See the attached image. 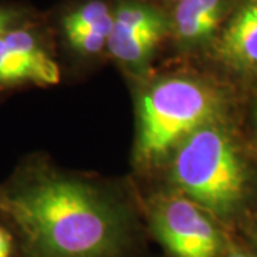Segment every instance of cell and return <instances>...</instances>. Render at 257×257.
I'll return each instance as SVG.
<instances>
[{"mask_svg":"<svg viewBox=\"0 0 257 257\" xmlns=\"http://www.w3.org/2000/svg\"><path fill=\"white\" fill-rule=\"evenodd\" d=\"M0 213L16 226L30 257H113L126 214L96 184L30 160L0 187Z\"/></svg>","mask_w":257,"mask_h":257,"instance_id":"obj_1","label":"cell"},{"mask_svg":"<svg viewBox=\"0 0 257 257\" xmlns=\"http://www.w3.org/2000/svg\"><path fill=\"white\" fill-rule=\"evenodd\" d=\"M170 180L179 192L221 219L237 214L251 194V172L223 120L204 124L173 150Z\"/></svg>","mask_w":257,"mask_h":257,"instance_id":"obj_2","label":"cell"},{"mask_svg":"<svg viewBox=\"0 0 257 257\" xmlns=\"http://www.w3.org/2000/svg\"><path fill=\"white\" fill-rule=\"evenodd\" d=\"M223 109L220 92L200 79L176 74L152 83L139 99L138 159L167 156L197 128L223 120Z\"/></svg>","mask_w":257,"mask_h":257,"instance_id":"obj_3","label":"cell"},{"mask_svg":"<svg viewBox=\"0 0 257 257\" xmlns=\"http://www.w3.org/2000/svg\"><path fill=\"white\" fill-rule=\"evenodd\" d=\"M157 239L175 257H219L223 240L209 213L183 194L159 197L152 206Z\"/></svg>","mask_w":257,"mask_h":257,"instance_id":"obj_4","label":"cell"},{"mask_svg":"<svg viewBox=\"0 0 257 257\" xmlns=\"http://www.w3.org/2000/svg\"><path fill=\"white\" fill-rule=\"evenodd\" d=\"M170 35L169 8L146 0H113V29L107 52L133 70L147 67Z\"/></svg>","mask_w":257,"mask_h":257,"instance_id":"obj_5","label":"cell"},{"mask_svg":"<svg viewBox=\"0 0 257 257\" xmlns=\"http://www.w3.org/2000/svg\"><path fill=\"white\" fill-rule=\"evenodd\" d=\"M60 69L50 46V29L37 16L0 37V90L22 86H52Z\"/></svg>","mask_w":257,"mask_h":257,"instance_id":"obj_6","label":"cell"},{"mask_svg":"<svg viewBox=\"0 0 257 257\" xmlns=\"http://www.w3.org/2000/svg\"><path fill=\"white\" fill-rule=\"evenodd\" d=\"M237 0H182L169 8V39L182 52L210 49Z\"/></svg>","mask_w":257,"mask_h":257,"instance_id":"obj_7","label":"cell"},{"mask_svg":"<svg viewBox=\"0 0 257 257\" xmlns=\"http://www.w3.org/2000/svg\"><path fill=\"white\" fill-rule=\"evenodd\" d=\"M209 52L236 73H256L257 0H237Z\"/></svg>","mask_w":257,"mask_h":257,"instance_id":"obj_8","label":"cell"},{"mask_svg":"<svg viewBox=\"0 0 257 257\" xmlns=\"http://www.w3.org/2000/svg\"><path fill=\"white\" fill-rule=\"evenodd\" d=\"M113 29V16L97 25L87 28L59 30L64 45L74 53L82 56H96L107 50V42Z\"/></svg>","mask_w":257,"mask_h":257,"instance_id":"obj_9","label":"cell"},{"mask_svg":"<svg viewBox=\"0 0 257 257\" xmlns=\"http://www.w3.org/2000/svg\"><path fill=\"white\" fill-rule=\"evenodd\" d=\"M39 15L36 10L22 3L13 2H0V37L6 35L9 30L25 25L36 19Z\"/></svg>","mask_w":257,"mask_h":257,"instance_id":"obj_10","label":"cell"},{"mask_svg":"<svg viewBox=\"0 0 257 257\" xmlns=\"http://www.w3.org/2000/svg\"><path fill=\"white\" fill-rule=\"evenodd\" d=\"M13 251V239L8 230L0 226V257H10Z\"/></svg>","mask_w":257,"mask_h":257,"instance_id":"obj_11","label":"cell"},{"mask_svg":"<svg viewBox=\"0 0 257 257\" xmlns=\"http://www.w3.org/2000/svg\"><path fill=\"white\" fill-rule=\"evenodd\" d=\"M221 257H253L247 254V253H244L243 250H240L237 247H233V246H230L226 250H223V256Z\"/></svg>","mask_w":257,"mask_h":257,"instance_id":"obj_12","label":"cell"},{"mask_svg":"<svg viewBox=\"0 0 257 257\" xmlns=\"http://www.w3.org/2000/svg\"><path fill=\"white\" fill-rule=\"evenodd\" d=\"M146 2H150V3H156V5H175L177 2H182V0H146Z\"/></svg>","mask_w":257,"mask_h":257,"instance_id":"obj_13","label":"cell"},{"mask_svg":"<svg viewBox=\"0 0 257 257\" xmlns=\"http://www.w3.org/2000/svg\"><path fill=\"white\" fill-rule=\"evenodd\" d=\"M254 121H256V126H257V97H256V103H254Z\"/></svg>","mask_w":257,"mask_h":257,"instance_id":"obj_14","label":"cell"},{"mask_svg":"<svg viewBox=\"0 0 257 257\" xmlns=\"http://www.w3.org/2000/svg\"><path fill=\"white\" fill-rule=\"evenodd\" d=\"M254 239H256V246H257V233H256V236H254Z\"/></svg>","mask_w":257,"mask_h":257,"instance_id":"obj_15","label":"cell"}]
</instances>
